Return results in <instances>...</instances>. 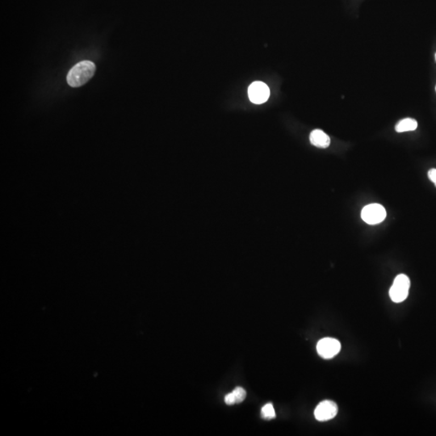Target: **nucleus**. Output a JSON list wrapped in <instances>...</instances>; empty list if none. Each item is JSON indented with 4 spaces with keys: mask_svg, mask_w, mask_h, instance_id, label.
<instances>
[{
    "mask_svg": "<svg viewBox=\"0 0 436 436\" xmlns=\"http://www.w3.org/2000/svg\"><path fill=\"white\" fill-rule=\"evenodd\" d=\"M97 70L95 63L91 61H82L74 65L66 76L68 84L72 87H80L87 83Z\"/></svg>",
    "mask_w": 436,
    "mask_h": 436,
    "instance_id": "f257e3e1",
    "label": "nucleus"
},
{
    "mask_svg": "<svg viewBox=\"0 0 436 436\" xmlns=\"http://www.w3.org/2000/svg\"><path fill=\"white\" fill-rule=\"evenodd\" d=\"M361 217L369 225L379 224L386 219V210L381 205L371 204L363 209Z\"/></svg>",
    "mask_w": 436,
    "mask_h": 436,
    "instance_id": "7ed1b4c3",
    "label": "nucleus"
},
{
    "mask_svg": "<svg viewBox=\"0 0 436 436\" xmlns=\"http://www.w3.org/2000/svg\"><path fill=\"white\" fill-rule=\"evenodd\" d=\"M341 350L339 341L333 338H324L317 344V352L324 359H331Z\"/></svg>",
    "mask_w": 436,
    "mask_h": 436,
    "instance_id": "20e7f679",
    "label": "nucleus"
},
{
    "mask_svg": "<svg viewBox=\"0 0 436 436\" xmlns=\"http://www.w3.org/2000/svg\"><path fill=\"white\" fill-rule=\"evenodd\" d=\"M309 140L312 145L318 148H327L330 144V138L326 133L321 129L312 131L309 136Z\"/></svg>",
    "mask_w": 436,
    "mask_h": 436,
    "instance_id": "0eeeda50",
    "label": "nucleus"
},
{
    "mask_svg": "<svg viewBox=\"0 0 436 436\" xmlns=\"http://www.w3.org/2000/svg\"></svg>",
    "mask_w": 436,
    "mask_h": 436,
    "instance_id": "ddd939ff",
    "label": "nucleus"
},
{
    "mask_svg": "<svg viewBox=\"0 0 436 436\" xmlns=\"http://www.w3.org/2000/svg\"></svg>",
    "mask_w": 436,
    "mask_h": 436,
    "instance_id": "f8f14e48",
    "label": "nucleus"
},
{
    "mask_svg": "<svg viewBox=\"0 0 436 436\" xmlns=\"http://www.w3.org/2000/svg\"><path fill=\"white\" fill-rule=\"evenodd\" d=\"M410 286V279L407 275L404 274L398 275L389 290L391 300L395 303H400L405 301L407 298Z\"/></svg>",
    "mask_w": 436,
    "mask_h": 436,
    "instance_id": "f03ea898",
    "label": "nucleus"
},
{
    "mask_svg": "<svg viewBox=\"0 0 436 436\" xmlns=\"http://www.w3.org/2000/svg\"><path fill=\"white\" fill-rule=\"evenodd\" d=\"M428 177H429L430 180L432 181V183H434L436 187V169H431L428 171Z\"/></svg>",
    "mask_w": 436,
    "mask_h": 436,
    "instance_id": "9b49d317",
    "label": "nucleus"
},
{
    "mask_svg": "<svg viewBox=\"0 0 436 436\" xmlns=\"http://www.w3.org/2000/svg\"><path fill=\"white\" fill-rule=\"evenodd\" d=\"M261 416L263 420H272L276 417L275 415V410L273 407L272 403H268L265 405H263L262 410H261Z\"/></svg>",
    "mask_w": 436,
    "mask_h": 436,
    "instance_id": "9d476101",
    "label": "nucleus"
},
{
    "mask_svg": "<svg viewBox=\"0 0 436 436\" xmlns=\"http://www.w3.org/2000/svg\"><path fill=\"white\" fill-rule=\"evenodd\" d=\"M248 96L249 99L254 104H263L270 97V89L264 82L257 81L249 87Z\"/></svg>",
    "mask_w": 436,
    "mask_h": 436,
    "instance_id": "39448f33",
    "label": "nucleus"
},
{
    "mask_svg": "<svg viewBox=\"0 0 436 436\" xmlns=\"http://www.w3.org/2000/svg\"><path fill=\"white\" fill-rule=\"evenodd\" d=\"M417 127L418 122L415 121V119L405 118L397 124L395 129L398 133H404V132L415 130Z\"/></svg>",
    "mask_w": 436,
    "mask_h": 436,
    "instance_id": "1a4fd4ad",
    "label": "nucleus"
},
{
    "mask_svg": "<svg viewBox=\"0 0 436 436\" xmlns=\"http://www.w3.org/2000/svg\"><path fill=\"white\" fill-rule=\"evenodd\" d=\"M246 397V392L243 388L242 387H237L234 388L233 392L228 393L226 398H225V403L227 405H234V404H239L242 403Z\"/></svg>",
    "mask_w": 436,
    "mask_h": 436,
    "instance_id": "6e6552de",
    "label": "nucleus"
},
{
    "mask_svg": "<svg viewBox=\"0 0 436 436\" xmlns=\"http://www.w3.org/2000/svg\"><path fill=\"white\" fill-rule=\"evenodd\" d=\"M338 405L335 402L323 401L318 404L314 410V416L319 422H325L332 420L337 415Z\"/></svg>",
    "mask_w": 436,
    "mask_h": 436,
    "instance_id": "423d86ee",
    "label": "nucleus"
}]
</instances>
